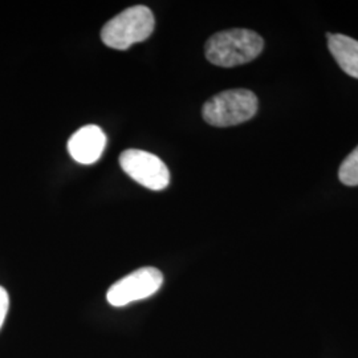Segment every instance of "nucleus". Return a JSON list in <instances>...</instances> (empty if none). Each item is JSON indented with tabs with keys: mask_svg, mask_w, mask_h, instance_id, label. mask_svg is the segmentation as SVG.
Segmentation results:
<instances>
[{
	"mask_svg": "<svg viewBox=\"0 0 358 358\" xmlns=\"http://www.w3.org/2000/svg\"><path fill=\"white\" fill-rule=\"evenodd\" d=\"M120 165L130 178L154 192L166 189L170 183L169 169L154 154L129 149L120 155Z\"/></svg>",
	"mask_w": 358,
	"mask_h": 358,
	"instance_id": "39448f33",
	"label": "nucleus"
},
{
	"mask_svg": "<svg viewBox=\"0 0 358 358\" xmlns=\"http://www.w3.org/2000/svg\"><path fill=\"white\" fill-rule=\"evenodd\" d=\"M338 178L346 186H358V146L341 164Z\"/></svg>",
	"mask_w": 358,
	"mask_h": 358,
	"instance_id": "6e6552de",
	"label": "nucleus"
},
{
	"mask_svg": "<svg viewBox=\"0 0 358 358\" xmlns=\"http://www.w3.org/2000/svg\"><path fill=\"white\" fill-rule=\"evenodd\" d=\"M155 19L146 6H133L109 20L101 31L103 44L109 48L125 51L153 34Z\"/></svg>",
	"mask_w": 358,
	"mask_h": 358,
	"instance_id": "f03ea898",
	"label": "nucleus"
},
{
	"mask_svg": "<svg viewBox=\"0 0 358 358\" xmlns=\"http://www.w3.org/2000/svg\"><path fill=\"white\" fill-rule=\"evenodd\" d=\"M257 108V97L251 90H224L206 101L202 115L208 125L229 128L251 120Z\"/></svg>",
	"mask_w": 358,
	"mask_h": 358,
	"instance_id": "7ed1b4c3",
	"label": "nucleus"
},
{
	"mask_svg": "<svg viewBox=\"0 0 358 358\" xmlns=\"http://www.w3.org/2000/svg\"><path fill=\"white\" fill-rule=\"evenodd\" d=\"M264 41L251 29L234 28L217 32L206 43V57L211 64L232 68L247 64L263 52Z\"/></svg>",
	"mask_w": 358,
	"mask_h": 358,
	"instance_id": "f257e3e1",
	"label": "nucleus"
},
{
	"mask_svg": "<svg viewBox=\"0 0 358 358\" xmlns=\"http://www.w3.org/2000/svg\"><path fill=\"white\" fill-rule=\"evenodd\" d=\"M328 47L346 75L358 80V41L340 34H328Z\"/></svg>",
	"mask_w": 358,
	"mask_h": 358,
	"instance_id": "0eeeda50",
	"label": "nucleus"
},
{
	"mask_svg": "<svg viewBox=\"0 0 358 358\" xmlns=\"http://www.w3.org/2000/svg\"><path fill=\"white\" fill-rule=\"evenodd\" d=\"M8 306H10L8 294L3 287H0V328L6 320V316H7V312H8Z\"/></svg>",
	"mask_w": 358,
	"mask_h": 358,
	"instance_id": "1a4fd4ad",
	"label": "nucleus"
},
{
	"mask_svg": "<svg viewBox=\"0 0 358 358\" xmlns=\"http://www.w3.org/2000/svg\"><path fill=\"white\" fill-rule=\"evenodd\" d=\"M106 145V136L96 125L78 129L68 141L72 158L81 165H92L100 159Z\"/></svg>",
	"mask_w": 358,
	"mask_h": 358,
	"instance_id": "423d86ee",
	"label": "nucleus"
},
{
	"mask_svg": "<svg viewBox=\"0 0 358 358\" xmlns=\"http://www.w3.org/2000/svg\"><path fill=\"white\" fill-rule=\"evenodd\" d=\"M164 284V275L159 269L145 267L137 269L121 280L115 282L106 299L113 307H124L130 303L138 301L153 296Z\"/></svg>",
	"mask_w": 358,
	"mask_h": 358,
	"instance_id": "20e7f679",
	"label": "nucleus"
}]
</instances>
